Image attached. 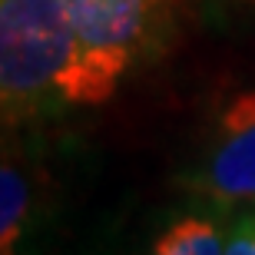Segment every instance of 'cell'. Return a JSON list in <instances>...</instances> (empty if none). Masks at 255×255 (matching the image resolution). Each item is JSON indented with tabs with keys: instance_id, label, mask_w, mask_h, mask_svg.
Instances as JSON below:
<instances>
[{
	"instance_id": "1",
	"label": "cell",
	"mask_w": 255,
	"mask_h": 255,
	"mask_svg": "<svg viewBox=\"0 0 255 255\" xmlns=\"http://www.w3.org/2000/svg\"><path fill=\"white\" fill-rule=\"evenodd\" d=\"M73 57L63 0H0V116L30 120L66 106Z\"/></svg>"
},
{
	"instance_id": "2",
	"label": "cell",
	"mask_w": 255,
	"mask_h": 255,
	"mask_svg": "<svg viewBox=\"0 0 255 255\" xmlns=\"http://www.w3.org/2000/svg\"><path fill=\"white\" fill-rule=\"evenodd\" d=\"M76 57L66 80V106H100L116 93L152 33L169 0H63Z\"/></svg>"
},
{
	"instance_id": "3",
	"label": "cell",
	"mask_w": 255,
	"mask_h": 255,
	"mask_svg": "<svg viewBox=\"0 0 255 255\" xmlns=\"http://www.w3.org/2000/svg\"><path fill=\"white\" fill-rule=\"evenodd\" d=\"M216 206L255 202V90L239 93L219 116V139L192 179Z\"/></svg>"
},
{
	"instance_id": "4",
	"label": "cell",
	"mask_w": 255,
	"mask_h": 255,
	"mask_svg": "<svg viewBox=\"0 0 255 255\" xmlns=\"http://www.w3.org/2000/svg\"><path fill=\"white\" fill-rule=\"evenodd\" d=\"M30 199H33L30 179L17 166L0 162V255L10 252L23 236L30 219Z\"/></svg>"
},
{
	"instance_id": "5",
	"label": "cell",
	"mask_w": 255,
	"mask_h": 255,
	"mask_svg": "<svg viewBox=\"0 0 255 255\" xmlns=\"http://www.w3.org/2000/svg\"><path fill=\"white\" fill-rule=\"evenodd\" d=\"M156 255H216L226 252V232L202 216H186L179 222H172L156 242H152Z\"/></svg>"
},
{
	"instance_id": "6",
	"label": "cell",
	"mask_w": 255,
	"mask_h": 255,
	"mask_svg": "<svg viewBox=\"0 0 255 255\" xmlns=\"http://www.w3.org/2000/svg\"><path fill=\"white\" fill-rule=\"evenodd\" d=\"M226 252L229 255H255V212L232 222L226 232Z\"/></svg>"
}]
</instances>
